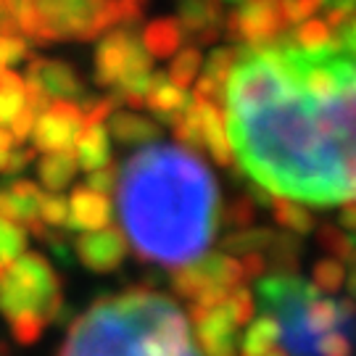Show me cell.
<instances>
[{
	"mask_svg": "<svg viewBox=\"0 0 356 356\" xmlns=\"http://www.w3.org/2000/svg\"><path fill=\"white\" fill-rule=\"evenodd\" d=\"M277 82L264 101L225 116L241 169L254 185L309 206L356 201V56L346 79L314 92L296 76L291 38L272 40Z\"/></svg>",
	"mask_w": 356,
	"mask_h": 356,
	"instance_id": "6da1fadb",
	"label": "cell"
},
{
	"mask_svg": "<svg viewBox=\"0 0 356 356\" xmlns=\"http://www.w3.org/2000/svg\"><path fill=\"white\" fill-rule=\"evenodd\" d=\"M119 216L143 261L185 267L211 245L219 225V191L198 153L151 143L119 166Z\"/></svg>",
	"mask_w": 356,
	"mask_h": 356,
	"instance_id": "7a4b0ae2",
	"label": "cell"
},
{
	"mask_svg": "<svg viewBox=\"0 0 356 356\" xmlns=\"http://www.w3.org/2000/svg\"><path fill=\"white\" fill-rule=\"evenodd\" d=\"M58 356H201L188 317L156 291L108 296L72 325Z\"/></svg>",
	"mask_w": 356,
	"mask_h": 356,
	"instance_id": "3957f363",
	"label": "cell"
},
{
	"mask_svg": "<svg viewBox=\"0 0 356 356\" xmlns=\"http://www.w3.org/2000/svg\"><path fill=\"white\" fill-rule=\"evenodd\" d=\"M261 312L277 322L288 356H317V341L325 332L343 330L356 335V309L351 301H332L296 275H269L259 282Z\"/></svg>",
	"mask_w": 356,
	"mask_h": 356,
	"instance_id": "277c9868",
	"label": "cell"
},
{
	"mask_svg": "<svg viewBox=\"0 0 356 356\" xmlns=\"http://www.w3.org/2000/svg\"><path fill=\"white\" fill-rule=\"evenodd\" d=\"M61 312V282L38 254H22L0 267V314L8 319L16 343L32 346Z\"/></svg>",
	"mask_w": 356,
	"mask_h": 356,
	"instance_id": "5b68a950",
	"label": "cell"
},
{
	"mask_svg": "<svg viewBox=\"0 0 356 356\" xmlns=\"http://www.w3.org/2000/svg\"><path fill=\"white\" fill-rule=\"evenodd\" d=\"M13 19L26 42H85L124 24L122 0H16Z\"/></svg>",
	"mask_w": 356,
	"mask_h": 356,
	"instance_id": "8992f818",
	"label": "cell"
},
{
	"mask_svg": "<svg viewBox=\"0 0 356 356\" xmlns=\"http://www.w3.org/2000/svg\"><path fill=\"white\" fill-rule=\"evenodd\" d=\"M288 6L291 0H254L241 11L229 13L225 26L227 35L241 40L243 45H264L280 38L288 29Z\"/></svg>",
	"mask_w": 356,
	"mask_h": 356,
	"instance_id": "52a82bcc",
	"label": "cell"
},
{
	"mask_svg": "<svg viewBox=\"0 0 356 356\" xmlns=\"http://www.w3.org/2000/svg\"><path fill=\"white\" fill-rule=\"evenodd\" d=\"M29 88H35L38 92H42L48 101L56 98V101H69L76 103L79 108H88L90 103L95 101L85 90V82L82 76L76 74V69L66 61H56V58H29V66H26V79Z\"/></svg>",
	"mask_w": 356,
	"mask_h": 356,
	"instance_id": "ba28073f",
	"label": "cell"
},
{
	"mask_svg": "<svg viewBox=\"0 0 356 356\" xmlns=\"http://www.w3.org/2000/svg\"><path fill=\"white\" fill-rule=\"evenodd\" d=\"M82 132V108L76 103L56 101L35 119V127L29 132L32 148L42 153L74 151L76 135Z\"/></svg>",
	"mask_w": 356,
	"mask_h": 356,
	"instance_id": "9c48e42d",
	"label": "cell"
},
{
	"mask_svg": "<svg viewBox=\"0 0 356 356\" xmlns=\"http://www.w3.org/2000/svg\"><path fill=\"white\" fill-rule=\"evenodd\" d=\"M191 319L206 356H235L238 325L229 314L227 304L211 306V309L191 306Z\"/></svg>",
	"mask_w": 356,
	"mask_h": 356,
	"instance_id": "30bf717a",
	"label": "cell"
},
{
	"mask_svg": "<svg viewBox=\"0 0 356 356\" xmlns=\"http://www.w3.org/2000/svg\"><path fill=\"white\" fill-rule=\"evenodd\" d=\"M74 251L79 261L90 269V272H114L127 254V241L122 235V229L103 227L95 232H85L74 241Z\"/></svg>",
	"mask_w": 356,
	"mask_h": 356,
	"instance_id": "8fae6325",
	"label": "cell"
},
{
	"mask_svg": "<svg viewBox=\"0 0 356 356\" xmlns=\"http://www.w3.org/2000/svg\"><path fill=\"white\" fill-rule=\"evenodd\" d=\"M40 198L42 191L29 179H8L6 185H0L3 216L16 225H26L40 238H48V229L40 225Z\"/></svg>",
	"mask_w": 356,
	"mask_h": 356,
	"instance_id": "7c38bea8",
	"label": "cell"
},
{
	"mask_svg": "<svg viewBox=\"0 0 356 356\" xmlns=\"http://www.w3.org/2000/svg\"><path fill=\"white\" fill-rule=\"evenodd\" d=\"M179 29L182 38H191L198 45L214 42L225 24L219 0H177Z\"/></svg>",
	"mask_w": 356,
	"mask_h": 356,
	"instance_id": "4fadbf2b",
	"label": "cell"
},
{
	"mask_svg": "<svg viewBox=\"0 0 356 356\" xmlns=\"http://www.w3.org/2000/svg\"><path fill=\"white\" fill-rule=\"evenodd\" d=\"M69 204V219H66V229H85V232H95L111 225V201L108 195L90 191L85 185H79L72 191Z\"/></svg>",
	"mask_w": 356,
	"mask_h": 356,
	"instance_id": "5bb4252c",
	"label": "cell"
},
{
	"mask_svg": "<svg viewBox=\"0 0 356 356\" xmlns=\"http://www.w3.org/2000/svg\"><path fill=\"white\" fill-rule=\"evenodd\" d=\"M191 103H193V98L185 92V90L175 88V85L169 82V76H164L161 72H153L151 88H148L145 101H143L145 108H151L161 122L172 124V119H175L177 114H182Z\"/></svg>",
	"mask_w": 356,
	"mask_h": 356,
	"instance_id": "9a60e30c",
	"label": "cell"
},
{
	"mask_svg": "<svg viewBox=\"0 0 356 356\" xmlns=\"http://www.w3.org/2000/svg\"><path fill=\"white\" fill-rule=\"evenodd\" d=\"M198 116H201V135H204V148L211 153L216 164H232V145L225 127V114L214 103H198Z\"/></svg>",
	"mask_w": 356,
	"mask_h": 356,
	"instance_id": "2e32d148",
	"label": "cell"
},
{
	"mask_svg": "<svg viewBox=\"0 0 356 356\" xmlns=\"http://www.w3.org/2000/svg\"><path fill=\"white\" fill-rule=\"evenodd\" d=\"M74 159L76 166L85 172H98L103 166L111 164V143H108V132L103 124L95 127H82V132L74 140Z\"/></svg>",
	"mask_w": 356,
	"mask_h": 356,
	"instance_id": "e0dca14e",
	"label": "cell"
},
{
	"mask_svg": "<svg viewBox=\"0 0 356 356\" xmlns=\"http://www.w3.org/2000/svg\"><path fill=\"white\" fill-rule=\"evenodd\" d=\"M108 119H111L108 129L122 145H143V143H153L161 135V127L156 122L132 111H114Z\"/></svg>",
	"mask_w": 356,
	"mask_h": 356,
	"instance_id": "ac0fdd59",
	"label": "cell"
},
{
	"mask_svg": "<svg viewBox=\"0 0 356 356\" xmlns=\"http://www.w3.org/2000/svg\"><path fill=\"white\" fill-rule=\"evenodd\" d=\"M143 48L148 51L151 58H169L179 51L182 45V29H179L177 19H156L143 29Z\"/></svg>",
	"mask_w": 356,
	"mask_h": 356,
	"instance_id": "d6986e66",
	"label": "cell"
},
{
	"mask_svg": "<svg viewBox=\"0 0 356 356\" xmlns=\"http://www.w3.org/2000/svg\"><path fill=\"white\" fill-rule=\"evenodd\" d=\"M76 169L79 166H76L74 151L45 153L38 161V179L48 193H61L72 185Z\"/></svg>",
	"mask_w": 356,
	"mask_h": 356,
	"instance_id": "ffe728a7",
	"label": "cell"
},
{
	"mask_svg": "<svg viewBox=\"0 0 356 356\" xmlns=\"http://www.w3.org/2000/svg\"><path fill=\"white\" fill-rule=\"evenodd\" d=\"M198 264L204 269L206 280L216 285V288H227V291H235L241 288L243 277V267L238 259H232L227 254H209L206 259H198Z\"/></svg>",
	"mask_w": 356,
	"mask_h": 356,
	"instance_id": "44dd1931",
	"label": "cell"
},
{
	"mask_svg": "<svg viewBox=\"0 0 356 356\" xmlns=\"http://www.w3.org/2000/svg\"><path fill=\"white\" fill-rule=\"evenodd\" d=\"M26 103V85L24 76L16 72H0V127L6 129Z\"/></svg>",
	"mask_w": 356,
	"mask_h": 356,
	"instance_id": "7402d4cb",
	"label": "cell"
},
{
	"mask_svg": "<svg viewBox=\"0 0 356 356\" xmlns=\"http://www.w3.org/2000/svg\"><path fill=\"white\" fill-rule=\"evenodd\" d=\"M280 341V330H277V322L267 314H261L259 319H254L248 325V330L243 335L241 351L243 356H264L269 348H275V343Z\"/></svg>",
	"mask_w": 356,
	"mask_h": 356,
	"instance_id": "603a6c76",
	"label": "cell"
},
{
	"mask_svg": "<svg viewBox=\"0 0 356 356\" xmlns=\"http://www.w3.org/2000/svg\"><path fill=\"white\" fill-rule=\"evenodd\" d=\"M293 45L301 48L306 53H322V51H338L335 40L330 35V26L317 19H306L304 24L296 26V32L291 35Z\"/></svg>",
	"mask_w": 356,
	"mask_h": 356,
	"instance_id": "cb8c5ba5",
	"label": "cell"
},
{
	"mask_svg": "<svg viewBox=\"0 0 356 356\" xmlns=\"http://www.w3.org/2000/svg\"><path fill=\"white\" fill-rule=\"evenodd\" d=\"M319 243L327 254H332L335 261H348L351 267H356V235L343 232L335 225H325L319 227Z\"/></svg>",
	"mask_w": 356,
	"mask_h": 356,
	"instance_id": "d4e9b609",
	"label": "cell"
},
{
	"mask_svg": "<svg viewBox=\"0 0 356 356\" xmlns=\"http://www.w3.org/2000/svg\"><path fill=\"white\" fill-rule=\"evenodd\" d=\"M193 98V95H191ZM172 129L179 143H185L188 151H201L204 148V135H201V116H198V101H193L182 114L172 119Z\"/></svg>",
	"mask_w": 356,
	"mask_h": 356,
	"instance_id": "484cf974",
	"label": "cell"
},
{
	"mask_svg": "<svg viewBox=\"0 0 356 356\" xmlns=\"http://www.w3.org/2000/svg\"><path fill=\"white\" fill-rule=\"evenodd\" d=\"M272 209H275V222L280 227L291 229V232H298V235H306L314 229V219H312V211H306L301 204L296 201H288V198H275L272 201Z\"/></svg>",
	"mask_w": 356,
	"mask_h": 356,
	"instance_id": "4316f807",
	"label": "cell"
},
{
	"mask_svg": "<svg viewBox=\"0 0 356 356\" xmlns=\"http://www.w3.org/2000/svg\"><path fill=\"white\" fill-rule=\"evenodd\" d=\"M275 235L277 232H272V229H251L245 227L241 232H232L225 238V248H227L229 254H261V251H267L272 241H275Z\"/></svg>",
	"mask_w": 356,
	"mask_h": 356,
	"instance_id": "83f0119b",
	"label": "cell"
},
{
	"mask_svg": "<svg viewBox=\"0 0 356 356\" xmlns=\"http://www.w3.org/2000/svg\"><path fill=\"white\" fill-rule=\"evenodd\" d=\"M172 285H175V291H177L182 298H188V301H195V298H198L201 293L209 291V288H216V285H211V282L206 280L204 269H201L198 261L175 269V275H172Z\"/></svg>",
	"mask_w": 356,
	"mask_h": 356,
	"instance_id": "f1b7e54d",
	"label": "cell"
},
{
	"mask_svg": "<svg viewBox=\"0 0 356 356\" xmlns=\"http://www.w3.org/2000/svg\"><path fill=\"white\" fill-rule=\"evenodd\" d=\"M26 251V229L0 216V267L16 261Z\"/></svg>",
	"mask_w": 356,
	"mask_h": 356,
	"instance_id": "f546056e",
	"label": "cell"
},
{
	"mask_svg": "<svg viewBox=\"0 0 356 356\" xmlns=\"http://www.w3.org/2000/svg\"><path fill=\"white\" fill-rule=\"evenodd\" d=\"M198 69H201V53H198V48H185V51H179L175 56V61L169 66V82L175 88L185 90L195 79Z\"/></svg>",
	"mask_w": 356,
	"mask_h": 356,
	"instance_id": "4dcf8cb0",
	"label": "cell"
},
{
	"mask_svg": "<svg viewBox=\"0 0 356 356\" xmlns=\"http://www.w3.org/2000/svg\"><path fill=\"white\" fill-rule=\"evenodd\" d=\"M346 280V269L341 261L335 259H322L314 264V272H312V285L317 288L319 293H335Z\"/></svg>",
	"mask_w": 356,
	"mask_h": 356,
	"instance_id": "1f68e13d",
	"label": "cell"
},
{
	"mask_svg": "<svg viewBox=\"0 0 356 356\" xmlns=\"http://www.w3.org/2000/svg\"><path fill=\"white\" fill-rule=\"evenodd\" d=\"M235 58H238V48H216L209 61H206V76L225 90L227 88V79L232 74V66H235Z\"/></svg>",
	"mask_w": 356,
	"mask_h": 356,
	"instance_id": "d6a6232c",
	"label": "cell"
},
{
	"mask_svg": "<svg viewBox=\"0 0 356 356\" xmlns=\"http://www.w3.org/2000/svg\"><path fill=\"white\" fill-rule=\"evenodd\" d=\"M69 219V204L61 193H48L40 198V225L45 227H66Z\"/></svg>",
	"mask_w": 356,
	"mask_h": 356,
	"instance_id": "836d02e7",
	"label": "cell"
},
{
	"mask_svg": "<svg viewBox=\"0 0 356 356\" xmlns=\"http://www.w3.org/2000/svg\"><path fill=\"white\" fill-rule=\"evenodd\" d=\"M227 309L229 314H232V319H235V325L238 327H243V325H248L251 322V317H254V298H251V293H248V288H235V291L227 296Z\"/></svg>",
	"mask_w": 356,
	"mask_h": 356,
	"instance_id": "e575fe53",
	"label": "cell"
},
{
	"mask_svg": "<svg viewBox=\"0 0 356 356\" xmlns=\"http://www.w3.org/2000/svg\"><path fill=\"white\" fill-rule=\"evenodd\" d=\"M35 156H38L35 148H16V151L11 148V151L6 153V159L0 161V175L3 177H16L22 169H26L35 161Z\"/></svg>",
	"mask_w": 356,
	"mask_h": 356,
	"instance_id": "d590c367",
	"label": "cell"
},
{
	"mask_svg": "<svg viewBox=\"0 0 356 356\" xmlns=\"http://www.w3.org/2000/svg\"><path fill=\"white\" fill-rule=\"evenodd\" d=\"M116 179H119V166L108 164L103 166V169H98V172H90L85 188L101 193V195H111L116 191Z\"/></svg>",
	"mask_w": 356,
	"mask_h": 356,
	"instance_id": "8d00e7d4",
	"label": "cell"
},
{
	"mask_svg": "<svg viewBox=\"0 0 356 356\" xmlns=\"http://www.w3.org/2000/svg\"><path fill=\"white\" fill-rule=\"evenodd\" d=\"M254 214H256V204L251 198H238V201H232L227 206V211H225V219H227V225L232 227H251V222H254Z\"/></svg>",
	"mask_w": 356,
	"mask_h": 356,
	"instance_id": "74e56055",
	"label": "cell"
},
{
	"mask_svg": "<svg viewBox=\"0 0 356 356\" xmlns=\"http://www.w3.org/2000/svg\"><path fill=\"white\" fill-rule=\"evenodd\" d=\"M325 8H327V24L338 29L356 13V0H325Z\"/></svg>",
	"mask_w": 356,
	"mask_h": 356,
	"instance_id": "f35d334b",
	"label": "cell"
},
{
	"mask_svg": "<svg viewBox=\"0 0 356 356\" xmlns=\"http://www.w3.org/2000/svg\"><path fill=\"white\" fill-rule=\"evenodd\" d=\"M3 53H6V66H8V64L26 61L32 51H29V42H26L22 35H13V38H6V35H3Z\"/></svg>",
	"mask_w": 356,
	"mask_h": 356,
	"instance_id": "ab89813d",
	"label": "cell"
},
{
	"mask_svg": "<svg viewBox=\"0 0 356 356\" xmlns=\"http://www.w3.org/2000/svg\"><path fill=\"white\" fill-rule=\"evenodd\" d=\"M335 48L341 53H348V56H356V13L346 22V24L338 26V35H335Z\"/></svg>",
	"mask_w": 356,
	"mask_h": 356,
	"instance_id": "60d3db41",
	"label": "cell"
},
{
	"mask_svg": "<svg viewBox=\"0 0 356 356\" xmlns=\"http://www.w3.org/2000/svg\"><path fill=\"white\" fill-rule=\"evenodd\" d=\"M241 267H243V277H261L264 272H267V256L264 254H245L243 256V261H241Z\"/></svg>",
	"mask_w": 356,
	"mask_h": 356,
	"instance_id": "b9f144b4",
	"label": "cell"
},
{
	"mask_svg": "<svg viewBox=\"0 0 356 356\" xmlns=\"http://www.w3.org/2000/svg\"><path fill=\"white\" fill-rule=\"evenodd\" d=\"M145 3L148 0H122V8H124V24L135 26L145 13Z\"/></svg>",
	"mask_w": 356,
	"mask_h": 356,
	"instance_id": "7bdbcfd3",
	"label": "cell"
},
{
	"mask_svg": "<svg viewBox=\"0 0 356 356\" xmlns=\"http://www.w3.org/2000/svg\"><path fill=\"white\" fill-rule=\"evenodd\" d=\"M341 225H343V229H348V232H356V201L343 206V211H341Z\"/></svg>",
	"mask_w": 356,
	"mask_h": 356,
	"instance_id": "ee69618b",
	"label": "cell"
},
{
	"mask_svg": "<svg viewBox=\"0 0 356 356\" xmlns=\"http://www.w3.org/2000/svg\"><path fill=\"white\" fill-rule=\"evenodd\" d=\"M13 148V138H11V132L8 129H3L0 127V161L6 159V153Z\"/></svg>",
	"mask_w": 356,
	"mask_h": 356,
	"instance_id": "f6af8a7d",
	"label": "cell"
},
{
	"mask_svg": "<svg viewBox=\"0 0 356 356\" xmlns=\"http://www.w3.org/2000/svg\"><path fill=\"white\" fill-rule=\"evenodd\" d=\"M348 291H351V296L356 298V267L351 269V277H348Z\"/></svg>",
	"mask_w": 356,
	"mask_h": 356,
	"instance_id": "bcb514c9",
	"label": "cell"
},
{
	"mask_svg": "<svg viewBox=\"0 0 356 356\" xmlns=\"http://www.w3.org/2000/svg\"><path fill=\"white\" fill-rule=\"evenodd\" d=\"M3 66H6V53H3V35H0V72H3Z\"/></svg>",
	"mask_w": 356,
	"mask_h": 356,
	"instance_id": "7dc6e473",
	"label": "cell"
},
{
	"mask_svg": "<svg viewBox=\"0 0 356 356\" xmlns=\"http://www.w3.org/2000/svg\"><path fill=\"white\" fill-rule=\"evenodd\" d=\"M264 356H288V354H285L282 348H269V351H267Z\"/></svg>",
	"mask_w": 356,
	"mask_h": 356,
	"instance_id": "c3c4849f",
	"label": "cell"
}]
</instances>
